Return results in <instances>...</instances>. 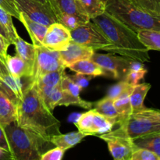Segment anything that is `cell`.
<instances>
[{
    "label": "cell",
    "instance_id": "d4e9b609",
    "mask_svg": "<svg viewBox=\"0 0 160 160\" xmlns=\"http://www.w3.org/2000/svg\"><path fill=\"white\" fill-rule=\"evenodd\" d=\"M133 142L136 148L148 150L160 158V132L134 139Z\"/></svg>",
    "mask_w": 160,
    "mask_h": 160
},
{
    "label": "cell",
    "instance_id": "3957f363",
    "mask_svg": "<svg viewBox=\"0 0 160 160\" xmlns=\"http://www.w3.org/2000/svg\"><path fill=\"white\" fill-rule=\"evenodd\" d=\"M3 128L12 160L39 159L40 156L53 145L50 141L20 127L16 121Z\"/></svg>",
    "mask_w": 160,
    "mask_h": 160
},
{
    "label": "cell",
    "instance_id": "ac0fdd59",
    "mask_svg": "<svg viewBox=\"0 0 160 160\" xmlns=\"http://www.w3.org/2000/svg\"><path fill=\"white\" fill-rule=\"evenodd\" d=\"M17 120V104L0 90V124H10Z\"/></svg>",
    "mask_w": 160,
    "mask_h": 160
},
{
    "label": "cell",
    "instance_id": "f35d334b",
    "mask_svg": "<svg viewBox=\"0 0 160 160\" xmlns=\"http://www.w3.org/2000/svg\"><path fill=\"white\" fill-rule=\"evenodd\" d=\"M134 115L145 117V118L149 119V120H154V121H157L160 123V110H156V109H151L146 108L145 109L141 111L138 113L134 114Z\"/></svg>",
    "mask_w": 160,
    "mask_h": 160
},
{
    "label": "cell",
    "instance_id": "836d02e7",
    "mask_svg": "<svg viewBox=\"0 0 160 160\" xmlns=\"http://www.w3.org/2000/svg\"><path fill=\"white\" fill-rule=\"evenodd\" d=\"M139 7L148 12L160 15V0H131Z\"/></svg>",
    "mask_w": 160,
    "mask_h": 160
},
{
    "label": "cell",
    "instance_id": "6da1fadb",
    "mask_svg": "<svg viewBox=\"0 0 160 160\" xmlns=\"http://www.w3.org/2000/svg\"><path fill=\"white\" fill-rule=\"evenodd\" d=\"M17 124L33 131L47 141L61 134L60 122L42 102L33 82H28L23 90V96L17 103Z\"/></svg>",
    "mask_w": 160,
    "mask_h": 160
},
{
    "label": "cell",
    "instance_id": "9a60e30c",
    "mask_svg": "<svg viewBox=\"0 0 160 160\" xmlns=\"http://www.w3.org/2000/svg\"><path fill=\"white\" fill-rule=\"evenodd\" d=\"M17 56H20L27 63L31 75V81L34 79L35 72L36 48L33 44H30L18 36L13 42Z\"/></svg>",
    "mask_w": 160,
    "mask_h": 160
},
{
    "label": "cell",
    "instance_id": "4316f807",
    "mask_svg": "<svg viewBox=\"0 0 160 160\" xmlns=\"http://www.w3.org/2000/svg\"><path fill=\"white\" fill-rule=\"evenodd\" d=\"M133 88L125 91L123 94L114 99V106L116 109L122 117V121L119 124L128 120L131 115V106L130 102V95ZM118 124V125H119Z\"/></svg>",
    "mask_w": 160,
    "mask_h": 160
},
{
    "label": "cell",
    "instance_id": "7c38bea8",
    "mask_svg": "<svg viewBox=\"0 0 160 160\" xmlns=\"http://www.w3.org/2000/svg\"><path fill=\"white\" fill-rule=\"evenodd\" d=\"M71 42L70 31L61 23H52L48 27L42 45L53 51L65 50Z\"/></svg>",
    "mask_w": 160,
    "mask_h": 160
},
{
    "label": "cell",
    "instance_id": "f1b7e54d",
    "mask_svg": "<svg viewBox=\"0 0 160 160\" xmlns=\"http://www.w3.org/2000/svg\"><path fill=\"white\" fill-rule=\"evenodd\" d=\"M113 101L114 100L106 96L102 99L94 103L95 104V109H96L98 112H100L102 115L106 116L108 117H111V118L117 119V122H118L117 124H119L122 121V117L116 109Z\"/></svg>",
    "mask_w": 160,
    "mask_h": 160
},
{
    "label": "cell",
    "instance_id": "f6af8a7d",
    "mask_svg": "<svg viewBox=\"0 0 160 160\" xmlns=\"http://www.w3.org/2000/svg\"><path fill=\"white\" fill-rule=\"evenodd\" d=\"M36 1H38L40 2L44 3V4H47L48 3V0H36Z\"/></svg>",
    "mask_w": 160,
    "mask_h": 160
},
{
    "label": "cell",
    "instance_id": "7a4b0ae2",
    "mask_svg": "<svg viewBox=\"0 0 160 160\" xmlns=\"http://www.w3.org/2000/svg\"><path fill=\"white\" fill-rule=\"evenodd\" d=\"M91 20L100 28L112 44L109 52L142 62L150 60L149 50L139 40L137 32L106 11Z\"/></svg>",
    "mask_w": 160,
    "mask_h": 160
},
{
    "label": "cell",
    "instance_id": "cb8c5ba5",
    "mask_svg": "<svg viewBox=\"0 0 160 160\" xmlns=\"http://www.w3.org/2000/svg\"><path fill=\"white\" fill-rule=\"evenodd\" d=\"M65 75V69H62L42 75L31 82L34 83L37 88H54L60 84L61 80Z\"/></svg>",
    "mask_w": 160,
    "mask_h": 160
},
{
    "label": "cell",
    "instance_id": "ab89813d",
    "mask_svg": "<svg viewBox=\"0 0 160 160\" xmlns=\"http://www.w3.org/2000/svg\"><path fill=\"white\" fill-rule=\"evenodd\" d=\"M70 78H71V80L75 84H78L81 89H83L88 85L89 81L92 79V77L86 76V75L76 73V74L73 75V76H70Z\"/></svg>",
    "mask_w": 160,
    "mask_h": 160
},
{
    "label": "cell",
    "instance_id": "83f0119b",
    "mask_svg": "<svg viewBox=\"0 0 160 160\" xmlns=\"http://www.w3.org/2000/svg\"><path fill=\"white\" fill-rule=\"evenodd\" d=\"M58 23L63 25L69 31H73L81 25L86 24L91 20L88 17L73 15V14L59 13L56 16Z\"/></svg>",
    "mask_w": 160,
    "mask_h": 160
},
{
    "label": "cell",
    "instance_id": "74e56055",
    "mask_svg": "<svg viewBox=\"0 0 160 160\" xmlns=\"http://www.w3.org/2000/svg\"><path fill=\"white\" fill-rule=\"evenodd\" d=\"M0 6L12 15V17L20 20V12L17 8L15 0H0Z\"/></svg>",
    "mask_w": 160,
    "mask_h": 160
},
{
    "label": "cell",
    "instance_id": "5b68a950",
    "mask_svg": "<svg viewBox=\"0 0 160 160\" xmlns=\"http://www.w3.org/2000/svg\"><path fill=\"white\" fill-rule=\"evenodd\" d=\"M71 42L92 48L94 51L109 52L112 44L104 33L92 20L70 31Z\"/></svg>",
    "mask_w": 160,
    "mask_h": 160
},
{
    "label": "cell",
    "instance_id": "8992f818",
    "mask_svg": "<svg viewBox=\"0 0 160 160\" xmlns=\"http://www.w3.org/2000/svg\"><path fill=\"white\" fill-rule=\"evenodd\" d=\"M117 120L98 112L96 109H89L81 114L74 124L82 134L86 136H97L109 132L117 124Z\"/></svg>",
    "mask_w": 160,
    "mask_h": 160
},
{
    "label": "cell",
    "instance_id": "d6986e66",
    "mask_svg": "<svg viewBox=\"0 0 160 160\" xmlns=\"http://www.w3.org/2000/svg\"><path fill=\"white\" fill-rule=\"evenodd\" d=\"M151 87V84L148 83L138 84L133 87L131 95H130L131 115L138 113L141 111L146 109L144 105V101Z\"/></svg>",
    "mask_w": 160,
    "mask_h": 160
},
{
    "label": "cell",
    "instance_id": "e0dca14e",
    "mask_svg": "<svg viewBox=\"0 0 160 160\" xmlns=\"http://www.w3.org/2000/svg\"><path fill=\"white\" fill-rule=\"evenodd\" d=\"M20 21L21 22L28 31L31 40H32L33 45L35 47L42 46V42L46 34L48 27L43 24L33 21L32 20L27 17L24 13L20 12Z\"/></svg>",
    "mask_w": 160,
    "mask_h": 160
},
{
    "label": "cell",
    "instance_id": "9c48e42d",
    "mask_svg": "<svg viewBox=\"0 0 160 160\" xmlns=\"http://www.w3.org/2000/svg\"><path fill=\"white\" fill-rule=\"evenodd\" d=\"M20 12L24 13L33 21L48 27L57 22L56 16L49 5L36 0H15Z\"/></svg>",
    "mask_w": 160,
    "mask_h": 160
},
{
    "label": "cell",
    "instance_id": "bcb514c9",
    "mask_svg": "<svg viewBox=\"0 0 160 160\" xmlns=\"http://www.w3.org/2000/svg\"><path fill=\"white\" fill-rule=\"evenodd\" d=\"M36 160H39V159H36Z\"/></svg>",
    "mask_w": 160,
    "mask_h": 160
},
{
    "label": "cell",
    "instance_id": "7bdbcfd3",
    "mask_svg": "<svg viewBox=\"0 0 160 160\" xmlns=\"http://www.w3.org/2000/svg\"><path fill=\"white\" fill-rule=\"evenodd\" d=\"M8 73H9V71H8V69L7 67H6V63H5V62H3L2 59L0 58V79H1L3 76L8 74Z\"/></svg>",
    "mask_w": 160,
    "mask_h": 160
},
{
    "label": "cell",
    "instance_id": "f546056e",
    "mask_svg": "<svg viewBox=\"0 0 160 160\" xmlns=\"http://www.w3.org/2000/svg\"><path fill=\"white\" fill-rule=\"evenodd\" d=\"M78 1L83 10L88 16L91 20L106 12V6L105 0H78Z\"/></svg>",
    "mask_w": 160,
    "mask_h": 160
},
{
    "label": "cell",
    "instance_id": "4dcf8cb0",
    "mask_svg": "<svg viewBox=\"0 0 160 160\" xmlns=\"http://www.w3.org/2000/svg\"><path fill=\"white\" fill-rule=\"evenodd\" d=\"M138 37L148 50L160 51V31L143 30L137 32Z\"/></svg>",
    "mask_w": 160,
    "mask_h": 160
},
{
    "label": "cell",
    "instance_id": "52a82bcc",
    "mask_svg": "<svg viewBox=\"0 0 160 160\" xmlns=\"http://www.w3.org/2000/svg\"><path fill=\"white\" fill-rule=\"evenodd\" d=\"M98 137L106 142L113 160H129L136 149L133 140L128 135L122 125H119L117 129L112 130Z\"/></svg>",
    "mask_w": 160,
    "mask_h": 160
},
{
    "label": "cell",
    "instance_id": "e575fe53",
    "mask_svg": "<svg viewBox=\"0 0 160 160\" xmlns=\"http://www.w3.org/2000/svg\"><path fill=\"white\" fill-rule=\"evenodd\" d=\"M134 86L131 85L128 83H127L124 80H122V81H119L117 84H114L113 86L109 88V92L106 96L109 97L111 99L114 100L117 98V97L120 96L121 94H123L125 91L128 90V89L131 88Z\"/></svg>",
    "mask_w": 160,
    "mask_h": 160
},
{
    "label": "cell",
    "instance_id": "d6a6232c",
    "mask_svg": "<svg viewBox=\"0 0 160 160\" xmlns=\"http://www.w3.org/2000/svg\"><path fill=\"white\" fill-rule=\"evenodd\" d=\"M60 87L64 93L74 97V98H81L80 93L82 89L78 84H75L68 75L66 74L62 78L60 82Z\"/></svg>",
    "mask_w": 160,
    "mask_h": 160
},
{
    "label": "cell",
    "instance_id": "ba28073f",
    "mask_svg": "<svg viewBox=\"0 0 160 160\" xmlns=\"http://www.w3.org/2000/svg\"><path fill=\"white\" fill-rule=\"evenodd\" d=\"M91 59L96 62L106 73V77L117 80L124 79L133 59L123 56L95 52Z\"/></svg>",
    "mask_w": 160,
    "mask_h": 160
},
{
    "label": "cell",
    "instance_id": "d590c367",
    "mask_svg": "<svg viewBox=\"0 0 160 160\" xmlns=\"http://www.w3.org/2000/svg\"><path fill=\"white\" fill-rule=\"evenodd\" d=\"M129 160H160V158L148 150L136 148Z\"/></svg>",
    "mask_w": 160,
    "mask_h": 160
},
{
    "label": "cell",
    "instance_id": "4fadbf2b",
    "mask_svg": "<svg viewBox=\"0 0 160 160\" xmlns=\"http://www.w3.org/2000/svg\"><path fill=\"white\" fill-rule=\"evenodd\" d=\"M95 52L92 48L70 42L65 50L59 51V56L62 65L67 68L79 60L91 59Z\"/></svg>",
    "mask_w": 160,
    "mask_h": 160
},
{
    "label": "cell",
    "instance_id": "8fae6325",
    "mask_svg": "<svg viewBox=\"0 0 160 160\" xmlns=\"http://www.w3.org/2000/svg\"><path fill=\"white\" fill-rule=\"evenodd\" d=\"M119 125L124 128L128 135L132 140L149 134L160 132V123L139 116H130L128 120Z\"/></svg>",
    "mask_w": 160,
    "mask_h": 160
},
{
    "label": "cell",
    "instance_id": "277c9868",
    "mask_svg": "<svg viewBox=\"0 0 160 160\" xmlns=\"http://www.w3.org/2000/svg\"><path fill=\"white\" fill-rule=\"evenodd\" d=\"M106 11L135 32L160 31V15L145 10L131 0H105Z\"/></svg>",
    "mask_w": 160,
    "mask_h": 160
},
{
    "label": "cell",
    "instance_id": "44dd1931",
    "mask_svg": "<svg viewBox=\"0 0 160 160\" xmlns=\"http://www.w3.org/2000/svg\"><path fill=\"white\" fill-rule=\"evenodd\" d=\"M68 68L75 73L90 76L92 78L98 76L106 77V73L104 70L92 59L79 60L69 66Z\"/></svg>",
    "mask_w": 160,
    "mask_h": 160
},
{
    "label": "cell",
    "instance_id": "ffe728a7",
    "mask_svg": "<svg viewBox=\"0 0 160 160\" xmlns=\"http://www.w3.org/2000/svg\"><path fill=\"white\" fill-rule=\"evenodd\" d=\"M8 71L11 75L17 78H27L28 82H31V75L30 73L29 68L26 62L19 56H11L7 55L5 60Z\"/></svg>",
    "mask_w": 160,
    "mask_h": 160
},
{
    "label": "cell",
    "instance_id": "30bf717a",
    "mask_svg": "<svg viewBox=\"0 0 160 160\" xmlns=\"http://www.w3.org/2000/svg\"><path fill=\"white\" fill-rule=\"evenodd\" d=\"M36 48L35 72L34 79H37L42 75L50 72L66 69L61 62L59 51H53L45 48L43 45Z\"/></svg>",
    "mask_w": 160,
    "mask_h": 160
},
{
    "label": "cell",
    "instance_id": "1f68e13d",
    "mask_svg": "<svg viewBox=\"0 0 160 160\" xmlns=\"http://www.w3.org/2000/svg\"><path fill=\"white\" fill-rule=\"evenodd\" d=\"M0 24L7 33L10 44L13 45V42L17 38L19 34L12 23V15L6 12L1 6H0Z\"/></svg>",
    "mask_w": 160,
    "mask_h": 160
},
{
    "label": "cell",
    "instance_id": "8d00e7d4",
    "mask_svg": "<svg viewBox=\"0 0 160 160\" xmlns=\"http://www.w3.org/2000/svg\"><path fill=\"white\" fill-rule=\"evenodd\" d=\"M65 150L59 147H54L44 152L39 158V160H62Z\"/></svg>",
    "mask_w": 160,
    "mask_h": 160
},
{
    "label": "cell",
    "instance_id": "2e32d148",
    "mask_svg": "<svg viewBox=\"0 0 160 160\" xmlns=\"http://www.w3.org/2000/svg\"><path fill=\"white\" fill-rule=\"evenodd\" d=\"M48 4L56 17L59 13L88 17L83 10L78 0H48Z\"/></svg>",
    "mask_w": 160,
    "mask_h": 160
},
{
    "label": "cell",
    "instance_id": "60d3db41",
    "mask_svg": "<svg viewBox=\"0 0 160 160\" xmlns=\"http://www.w3.org/2000/svg\"><path fill=\"white\" fill-rule=\"evenodd\" d=\"M9 45H10V43L9 41L0 34V58L2 59L4 62L8 55L7 50Z\"/></svg>",
    "mask_w": 160,
    "mask_h": 160
},
{
    "label": "cell",
    "instance_id": "ee69618b",
    "mask_svg": "<svg viewBox=\"0 0 160 160\" xmlns=\"http://www.w3.org/2000/svg\"><path fill=\"white\" fill-rule=\"evenodd\" d=\"M0 34H1L2 36H3V37H4L5 38H6V39H7V40L9 41V36H8L7 33L6 32V31H5V30L3 29L2 27L1 26V24H0ZM9 43H10V42H9ZM10 45H11V44H10Z\"/></svg>",
    "mask_w": 160,
    "mask_h": 160
},
{
    "label": "cell",
    "instance_id": "484cf974",
    "mask_svg": "<svg viewBox=\"0 0 160 160\" xmlns=\"http://www.w3.org/2000/svg\"><path fill=\"white\" fill-rule=\"evenodd\" d=\"M143 62L136 60H131L130 63L129 70L124 78V81L131 85L134 86L139 83L141 80L144 79L147 73Z\"/></svg>",
    "mask_w": 160,
    "mask_h": 160
},
{
    "label": "cell",
    "instance_id": "7402d4cb",
    "mask_svg": "<svg viewBox=\"0 0 160 160\" xmlns=\"http://www.w3.org/2000/svg\"><path fill=\"white\" fill-rule=\"evenodd\" d=\"M85 137H87L85 134L77 131L65 134H56L50 138V142L55 147H59L67 151L79 144Z\"/></svg>",
    "mask_w": 160,
    "mask_h": 160
},
{
    "label": "cell",
    "instance_id": "603a6c76",
    "mask_svg": "<svg viewBox=\"0 0 160 160\" xmlns=\"http://www.w3.org/2000/svg\"><path fill=\"white\" fill-rule=\"evenodd\" d=\"M38 95L45 107L52 112L62 98V90L60 84L54 88H37Z\"/></svg>",
    "mask_w": 160,
    "mask_h": 160
},
{
    "label": "cell",
    "instance_id": "b9f144b4",
    "mask_svg": "<svg viewBox=\"0 0 160 160\" xmlns=\"http://www.w3.org/2000/svg\"><path fill=\"white\" fill-rule=\"evenodd\" d=\"M0 148H2L6 151L9 152V143H8L7 137H6L4 128L1 124H0Z\"/></svg>",
    "mask_w": 160,
    "mask_h": 160
},
{
    "label": "cell",
    "instance_id": "5bb4252c",
    "mask_svg": "<svg viewBox=\"0 0 160 160\" xmlns=\"http://www.w3.org/2000/svg\"><path fill=\"white\" fill-rule=\"evenodd\" d=\"M0 90L17 104L23 98L24 88L21 78L8 73L0 79Z\"/></svg>",
    "mask_w": 160,
    "mask_h": 160
}]
</instances>
